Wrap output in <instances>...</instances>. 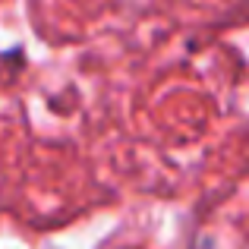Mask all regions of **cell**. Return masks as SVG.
Returning a JSON list of instances; mask_svg holds the SVG:
<instances>
[]
</instances>
